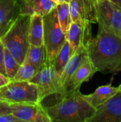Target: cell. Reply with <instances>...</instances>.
<instances>
[{
  "instance_id": "cell-21",
  "label": "cell",
  "mask_w": 121,
  "mask_h": 122,
  "mask_svg": "<svg viewBox=\"0 0 121 122\" xmlns=\"http://www.w3.org/2000/svg\"><path fill=\"white\" fill-rule=\"evenodd\" d=\"M71 55H72L71 49L69 43L66 40L65 44H63V46L59 51L58 54H57L56 57L52 62L56 71L60 76L63 70L64 66L67 64Z\"/></svg>"
},
{
  "instance_id": "cell-18",
  "label": "cell",
  "mask_w": 121,
  "mask_h": 122,
  "mask_svg": "<svg viewBox=\"0 0 121 122\" xmlns=\"http://www.w3.org/2000/svg\"><path fill=\"white\" fill-rule=\"evenodd\" d=\"M25 57L39 71L46 62L44 46H37L30 44Z\"/></svg>"
},
{
  "instance_id": "cell-10",
  "label": "cell",
  "mask_w": 121,
  "mask_h": 122,
  "mask_svg": "<svg viewBox=\"0 0 121 122\" xmlns=\"http://www.w3.org/2000/svg\"><path fill=\"white\" fill-rule=\"evenodd\" d=\"M68 4L72 21L97 23L96 0H71Z\"/></svg>"
},
{
  "instance_id": "cell-15",
  "label": "cell",
  "mask_w": 121,
  "mask_h": 122,
  "mask_svg": "<svg viewBox=\"0 0 121 122\" xmlns=\"http://www.w3.org/2000/svg\"><path fill=\"white\" fill-rule=\"evenodd\" d=\"M20 14H38L44 16L52 11L56 3L53 0H18Z\"/></svg>"
},
{
  "instance_id": "cell-6",
  "label": "cell",
  "mask_w": 121,
  "mask_h": 122,
  "mask_svg": "<svg viewBox=\"0 0 121 122\" xmlns=\"http://www.w3.org/2000/svg\"><path fill=\"white\" fill-rule=\"evenodd\" d=\"M0 101L8 104L39 102L37 86L29 81L11 80L0 87Z\"/></svg>"
},
{
  "instance_id": "cell-16",
  "label": "cell",
  "mask_w": 121,
  "mask_h": 122,
  "mask_svg": "<svg viewBox=\"0 0 121 122\" xmlns=\"http://www.w3.org/2000/svg\"><path fill=\"white\" fill-rule=\"evenodd\" d=\"M119 89L120 86H112V82H110L108 84L98 87L92 94L88 95L83 94V97L96 109L116 94Z\"/></svg>"
},
{
  "instance_id": "cell-24",
  "label": "cell",
  "mask_w": 121,
  "mask_h": 122,
  "mask_svg": "<svg viewBox=\"0 0 121 122\" xmlns=\"http://www.w3.org/2000/svg\"><path fill=\"white\" fill-rule=\"evenodd\" d=\"M4 46L0 40V73L4 75L5 76H6V71L4 69Z\"/></svg>"
},
{
  "instance_id": "cell-26",
  "label": "cell",
  "mask_w": 121,
  "mask_h": 122,
  "mask_svg": "<svg viewBox=\"0 0 121 122\" xmlns=\"http://www.w3.org/2000/svg\"><path fill=\"white\" fill-rule=\"evenodd\" d=\"M10 81H11V80H10L8 77L5 76L4 75H3L2 74L0 73V87H1V86H4V85H6V84L7 83H9Z\"/></svg>"
},
{
  "instance_id": "cell-2",
  "label": "cell",
  "mask_w": 121,
  "mask_h": 122,
  "mask_svg": "<svg viewBox=\"0 0 121 122\" xmlns=\"http://www.w3.org/2000/svg\"><path fill=\"white\" fill-rule=\"evenodd\" d=\"M44 109L51 122H89L96 110L83 97L80 90L60 96L57 103Z\"/></svg>"
},
{
  "instance_id": "cell-3",
  "label": "cell",
  "mask_w": 121,
  "mask_h": 122,
  "mask_svg": "<svg viewBox=\"0 0 121 122\" xmlns=\"http://www.w3.org/2000/svg\"><path fill=\"white\" fill-rule=\"evenodd\" d=\"M31 15L20 14L9 30L0 39L6 48L21 64L29 47Z\"/></svg>"
},
{
  "instance_id": "cell-25",
  "label": "cell",
  "mask_w": 121,
  "mask_h": 122,
  "mask_svg": "<svg viewBox=\"0 0 121 122\" xmlns=\"http://www.w3.org/2000/svg\"><path fill=\"white\" fill-rule=\"evenodd\" d=\"M8 113H11L9 104L6 102H1L0 103V114H8Z\"/></svg>"
},
{
  "instance_id": "cell-14",
  "label": "cell",
  "mask_w": 121,
  "mask_h": 122,
  "mask_svg": "<svg viewBox=\"0 0 121 122\" xmlns=\"http://www.w3.org/2000/svg\"><path fill=\"white\" fill-rule=\"evenodd\" d=\"M87 57H88L87 47H86L83 45L79 46L78 49L74 51V53L70 57L67 64L64 66L60 77V81L63 89V93H64V88L67 82L68 81L71 76L76 72V71L85 61Z\"/></svg>"
},
{
  "instance_id": "cell-17",
  "label": "cell",
  "mask_w": 121,
  "mask_h": 122,
  "mask_svg": "<svg viewBox=\"0 0 121 122\" xmlns=\"http://www.w3.org/2000/svg\"><path fill=\"white\" fill-rule=\"evenodd\" d=\"M29 44L40 46L44 45L43 16L34 14L31 15L29 26Z\"/></svg>"
},
{
  "instance_id": "cell-5",
  "label": "cell",
  "mask_w": 121,
  "mask_h": 122,
  "mask_svg": "<svg viewBox=\"0 0 121 122\" xmlns=\"http://www.w3.org/2000/svg\"><path fill=\"white\" fill-rule=\"evenodd\" d=\"M60 77L61 76L56 71L53 63L46 61L41 69L29 81L37 86L39 103L51 95L62 96L63 94Z\"/></svg>"
},
{
  "instance_id": "cell-27",
  "label": "cell",
  "mask_w": 121,
  "mask_h": 122,
  "mask_svg": "<svg viewBox=\"0 0 121 122\" xmlns=\"http://www.w3.org/2000/svg\"><path fill=\"white\" fill-rule=\"evenodd\" d=\"M111 2H113V4H116L117 6L121 7V0H110Z\"/></svg>"
},
{
  "instance_id": "cell-12",
  "label": "cell",
  "mask_w": 121,
  "mask_h": 122,
  "mask_svg": "<svg viewBox=\"0 0 121 122\" xmlns=\"http://www.w3.org/2000/svg\"><path fill=\"white\" fill-rule=\"evenodd\" d=\"M97 71L96 68L88 56L85 61L76 71V72L71 76L67 82L64 88L63 94L73 91L80 90L81 86L83 84V83L89 81V79L92 78V76Z\"/></svg>"
},
{
  "instance_id": "cell-9",
  "label": "cell",
  "mask_w": 121,
  "mask_h": 122,
  "mask_svg": "<svg viewBox=\"0 0 121 122\" xmlns=\"http://www.w3.org/2000/svg\"><path fill=\"white\" fill-rule=\"evenodd\" d=\"M89 122H121V88L119 91L96 109Z\"/></svg>"
},
{
  "instance_id": "cell-7",
  "label": "cell",
  "mask_w": 121,
  "mask_h": 122,
  "mask_svg": "<svg viewBox=\"0 0 121 122\" xmlns=\"http://www.w3.org/2000/svg\"><path fill=\"white\" fill-rule=\"evenodd\" d=\"M98 29L121 37V7L110 0H96Z\"/></svg>"
},
{
  "instance_id": "cell-29",
  "label": "cell",
  "mask_w": 121,
  "mask_h": 122,
  "mask_svg": "<svg viewBox=\"0 0 121 122\" xmlns=\"http://www.w3.org/2000/svg\"><path fill=\"white\" fill-rule=\"evenodd\" d=\"M120 86V87H121V85H120V86Z\"/></svg>"
},
{
  "instance_id": "cell-20",
  "label": "cell",
  "mask_w": 121,
  "mask_h": 122,
  "mask_svg": "<svg viewBox=\"0 0 121 122\" xmlns=\"http://www.w3.org/2000/svg\"><path fill=\"white\" fill-rule=\"evenodd\" d=\"M39 71V70L25 57L12 80L30 81Z\"/></svg>"
},
{
  "instance_id": "cell-13",
  "label": "cell",
  "mask_w": 121,
  "mask_h": 122,
  "mask_svg": "<svg viewBox=\"0 0 121 122\" xmlns=\"http://www.w3.org/2000/svg\"><path fill=\"white\" fill-rule=\"evenodd\" d=\"M19 15L18 0H0V39Z\"/></svg>"
},
{
  "instance_id": "cell-4",
  "label": "cell",
  "mask_w": 121,
  "mask_h": 122,
  "mask_svg": "<svg viewBox=\"0 0 121 122\" xmlns=\"http://www.w3.org/2000/svg\"><path fill=\"white\" fill-rule=\"evenodd\" d=\"M44 46L46 50V61L52 63L66 41L57 17L56 7L43 16Z\"/></svg>"
},
{
  "instance_id": "cell-11",
  "label": "cell",
  "mask_w": 121,
  "mask_h": 122,
  "mask_svg": "<svg viewBox=\"0 0 121 122\" xmlns=\"http://www.w3.org/2000/svg\"><path fill=\"white\" fill-rule=\"evenodd\" d=\"M91 24L72 21L66 34V40L69 43L72 54L81 45L88 47L92 37Z\"/></svg>"
},
{
  "instance_id": "cell-22",
  "label": "cell",
  "mask_w": 121,
  "mask_h": 122,
  "mask_svg": "<svg viewBox=\"0 0 121 122\" xmlns=\"http://www.w3.org/2000/svg\"><path fill=\"white\" fill-rule=\"evenodd\" d=\"M4 66L6 76L12 80L20 66V64L6 48L4 50Z\"/></svg>"
},
{
  "instance_id": "cell-28",
  "label": "cell",
  "mask_w": 121,
  "mask_h": 122,
  "mask_svg": "<svg viewBox=\"0 0 121 122\" xmlns=\"http://www.w3.org/2000/svg\"><path fill=\"white\" fill-rule=\"evenodd\" d=\"M56 4H60V3H69L71 0H53Z\"/></svg>"
},
{
  "instance_id": "cell-8",
  "label": "cell",
  "mask_w": 121,
  "mask_h": 122,
  "mask_svg": "<svg viewBox=\"0 0 121 122\" xmlns=\"http://www.w3.org/2000/svg\"><path fill=\"white\" fill-rule=\"evenodd\" d=\"M11 112L21 122H51L41 103L24 102L9 104Z\"/></svg>"
},
{
  "instance_id": "cell-23",
  "label": "cell",
  "mask_w": 121,
  "mask_h": 122,
  "mask_svg": "<svg viewBox=\"0 0 121 122\" xmlns=\"http://www.w3.org/2000/svg\"><path fill=\"white\" fill-rule=\"evenodd\" d=\"M0 122H21V121L12 113H8L0 114Z\"/></svg>"
},
{
  "instance_id": "cell-30",
  "label": "cell",
  "mask_w": 121,
  "mask_h": 122,
  "mask_svg": "<svg viewBox=\"0 0 121 122\" xmlns=\"http://www.w3.org/2000/svg\"><path fill=\"white\" fill-rule=\"evenodd\" d=\"M1 102H1V101H0V103H1Z\"/></svg>"
},
{
  "instance_id": "cell-1",
  "label": "cell",
  "mask_w": 121,
  "mask_h": 122,
  "mask_svg": "<svg viewBox=\"0 0 121 122\" xmlns=\"http://www.w3.org/2000/svg\"><path fill=\"white\" fill-rule=\"evenodd\" d=\"M87 51L97 71H121V37L98 29L96 36L90 41Z\"/></svg>"
},
{
  "instance_id": "cell-19",
  "label": "cell",
  "mask_w": 121,
  "mask_h": 122,
  "mask_svg": "<svg viewBox=\"0 0 121 122\" xmlns=\"http://www.w3.org/2000/svg\"><path fill=\"white\" fill-rule=\"evenodd\" d=\"M56 14L59 24L63 31L66 34L69 26L72 22L68 3H60L57 4L56 6Z\"/></svg>"
}]
</instances>
